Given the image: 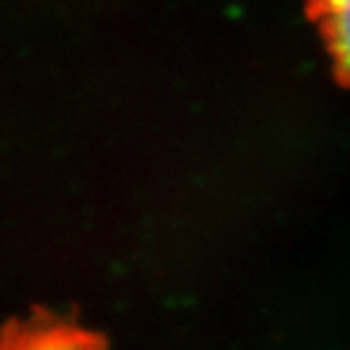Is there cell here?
<instances>
[{
	"instance_id": "1",
	"label": "cell",
	"mask_w": 350,
	"mask_h": 350,
	"mask_svg": "<svg viewBox=\"0 0 350 350\" xmlns=\"http://www.w3.org/2000/svg\"><path fill=\"white\" fill-rule=\"evenodd\" d=\"M0 350H104V340L57 314L37 312L0 329Z\"/></svg>"
},
{
	"instance_id": "2",
	"label": "cell",
	"mask_w": 350,
	"mask_h": 350,
	"mask_svg": "<svg viewBox=\"0 0 350 350\" xmlns=\"http://www.w3.org/2000/svg\"><path fill=\"white\" fill-rule=\"evenodd\" d=\"M306 11L325 42L335 75L350 86V0H306Z\"/></svg>"
}]
</instances>
